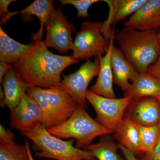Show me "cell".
<instances>
[{
	"mask_svg": "<svg viewBox=\"0 0 160 160\" xmlns=\"http://www.w3.org/2000/svg\"><path fill=\"white\" fill-rule=\"evenodd\" d=\"M46 26L47 33L44 42L47 47L63 53L72 50V34L75 32V29L73 24L69 22L61 7L53 9Z\"/></svg>",
	"mask_w": 160,
	"mask_h": 160,
	"instance_id": "9",
	"label": "cell"
},
{
	"mask_svg": "<svg viewBox=\"0 0 160 160\" xmlns=\"http://www.w3.org/2000/svg\"><path fill=\"white\" fill-rule=\"evenodd\" d=\"M99 67L98 57L94 61L87 60L75 72L63 75L60 87L68 92L78 105L86 108L88 86L92 80L98 76Z\"/></svg>",
	"mask_w": 160,
	"mask_h": 160,
	"instance_id": "8",
	"label": "cell"
},
{
	"mask_svg": "<svg viewBox=\"0 0 160 160\" xmlns=\"http://www.w3.org/2000/svg\"><path fill=\"white\" fill-rule=\"evenodd\" d=\"M11 128L22 133L43 126V115L39 105L26 92L18 105L10 111Z\"/></svg>",
	"mask_w": 160,
	"mask_h": 160,
	"instance_id": "10",
	"label": "cell"
},
{
	"mask_svg": "<svg viewBox=\"0 0 160 160\" xmlns=\"http://www.w3.org/2000/svg\"><path fill=\"white\" fill-rule=\"evenodd\" d=\"M54 1L51 0H36L22 10L18 12H10L6 17L1 20V25L6 24L10 18L15 15L21 14L22 19L26 22L31 21L32 19L31 16H34L39 20L40 26L38 31L33 37L34 42L37 40H42L44 27L46 26L52 12L54 9Z\"/></svg>",
	"mask_w": 160,
	"mask_h": 160,
	"instance_id": "15",
	"label": "cell"
},
{
	"mask_svg": "<svg viewBox=\"0 0 160 160\" xmlns=\"http://www.w3.org/2000/svg\"><path fill=\"white\" fill-rule=\"evenodd\" d=\"M32 142V148L38 152L36 157L56 160H96L91 152L73 146L74 140L64 141L50 134L44 126H39L22 133Z\"/></svg>",
	"mask_w": 160,
	"mask_h": 160,
	"instance_id": "4",
	"label": "cell"
},
{
	"mask_svg": "<svg viewBox=\"0 0 160 160\" xmlns=\"http://www.w3.org/2000/svg\"><path fill=\"white\" fill-rule=\"evenodd\" d=\"M118 145L106 135L98 142L91 144L84 149L90 152L98 160H123L118 153Z\"/></svg>",
	"mask_w": 160,
	"mask_h": 160,
	"instance_id": "21",
	"label": "cell"
},
{
	"mask_svg": "<svg viewBox=\"0 0 160 160\" xmlns=\"http://www.w3.org/2000/svg\"><path fill=\"white\" fill-rule=\"evenodd\" d=\"M111 63L113 83L125 92L131 85L129 81L133 82L140 73L114 44L112 49Z\"/></svg>",
	"mask_w": 160,
	"mask_h": 160,
	"instance_id": "16",
	"label": "cell"
},
{
	"mask_svg": "<svg viewBox=\"0 0 160 160\" xmlns=\"http://www.w3.org/2000/svg\"><path fill=\"white\" fill-rule=\"evenodd\" d=\"M148 0H105L108 4L109 13L108 18L103 23L102 32L108 38H111L112 30L110 26L123 21L127 17L133 14Z\"/></svg>",
	"mask_w": 160,
	"mask_h": 160,
	"instance_id": "13",
	"label": "cell"
},
{
	"mask_svg": "<svg viewBox=\"0 0 160 160\" xmlns=\"http://www.w3.org/2000/svg\"><path fill=\"white\" fill-rule=\"evenodd\" d=\"M139 126V152L149 153L153 151L160 137V124L152 126Z\"/></svg>",
	"mask_w": 160,
	"mask_h": 160,
	"instance_id": "22",
	"label": "cell"
},
{
	"mask_svg": "<svg viewBox=\"0 0 160 160\" xmlns=\"http://www.w3.org/2000/svg\"><path fill=\"white\" fill-rule=\"evenodd\" d=\"M101 2L99 0H59L61 6L71 5L74 6L78 10L77 16L79 18H88L89 15L88 10L89 7L95 3Z\"/></svg>",
	"mask_w": 160,
	"mask_h": 160,
	"instance_id": "24",
	"label": "cell"
},
{
	"mask_svg": "<svg viewBox=\"0 0 160 160\" xmlns=\"http://www.w3.org/2000/svg\"><path fill=\"white\" fill-rule=\"evenodd\" d=\"M142 155V160H160V137L153 151Z\"/></svg>",
	"mask_w": 160,
	"mask_h": 160,
	"instance_id": "26",
	"label": "cell"
},
{
	"mask_svg": "<svg viewBox=\"0 0 160 160\" xmlns=\"http://www.w3.org/2000/svg\"><path fill=\"white\" fill-rule=\"evenodd\" d=\"M118 147L119 149L122 152V153L126 160H139L136 158L135 153L125 146L119 144Z\"/></svg>",
	"mask_w": 160,
	"mask_h": 160,
	"instance_id": "29",
	"label": "cell"
},
{
	"mask_svg": "<svg viewBox=\"0 0 160 160\" xmlns=\"http://www.w3.org/2000/svg\"><path fill=\"white\" fill-rule=\"evenodd\" d=\"M47 130L50 134L62 139H74L77 141L75 146L83 149L91 145L98 137L113 133L92 118L85 108L79 105L68 120Z\"/></svg>",
	"mask_w": 160,
	"mask_h": 160,
	"instance_id": "5",
	"label": "cell"
},
{
	"mask_svg": "<svg viewBox=\"0 0 160 160\" xmlns=\"http://www.w3.org/2000/svg\"><path fill=\"white\" fill-rule=\"evenodd\" d=\"M73 56H60L49 51L44 41H34L33 45L12 65L18 77L29 88L49 89L60 87L61 74L67 67L78 62Z\"/></svg>",
	"mask_w": 160,
	"mask_h": 160,
	"instance_id": "1",
	"label": "cell"
},
{
	"mask_svg": "<svg viewBox=\"0 0 160 160\" xmlns=\"http://www.w3.org/2000/svg\"><path fill=\"white\" fill-rule=\"evenodd\" d=\"M103 23L86 21L81 24L73 42V56L78 60L103 56L109 49L110 39L102 32Z\"/></svg>",
	"mask_w": 160,
	"mask_h": 160,
	"instance_id": "6",
	"label": "cell"
},
{
	"mask_svg": "<svg viewBox=\"0 0 160 160\" xmlns=\"http://www.w3.org/2000/svg\"><path fill=\"white\" fill-rule=\"evenodd\" d=\"M86 99L96 112V120L103 127L113 132L122 122L126 109L132 100L127 96L120 98L104 97L89 90Z\"/></svg>",
	"mask_w": 160,
	"mask_h": 160,
	"instance_id": "7",
	"label": "cell"
},
{
	"mask_svg": "<svg viewBox=\"0 0 160 160\" xmlns=\"http://www.w3.org/2000/svg\"><path fill=\"white\" fill-rule=\"evenodd\" d=\"M12 65L5 62H0V83H2L3 78L6 75V73L9 71L10 69L12 68Z\"/></svg>",
	"mask_w": 160,
	"mask_h": 160,
	"instance_id": "30",
	"label": "cell"
},
{
	"mask_svg": "<svg viewBox=\"0 0 160 160\" xmlns=\"http://www.w3.org/2000/svg\"><path fill=\"white\" fill-rule=\"evenodd\" d=\"M124 96L132 99L152 97L160 99V79L148 72L140 73L132 82Z\"/></svg>",
	"mask_w": 160,
	"mask_h": 160,
	"instance_id": "18",
	"label": "cell"
},
{
	"mask_svg": "<svg viewBox=\"0 0 160 160\" xmlns=\"http://www.w3.org/2000/svg\"><path fill=\"white\" fill-rule=\"evenodd\" d=\"M27 93L39 105L43 115V126L49 129L68 120L78 104L60 87L49 89L29 88Z\"/></svg>",
	"mask_w": 160,
	"mask_h": 160,
	"instance_id": "3",
	"label": "cell"
},
{
	"mask_svg": "<svg viewBox=\"0 0 160 160\" xmlns=\"http://www.w3.org/2000/svg\"><path fill=\"white\" fill-rule=\"evenodd\" d=\"M112 138L117 140L135 154L139 152V131L138 125L128 118L122 122L113 133Z\"/></svg>",
	"mask_w": 160,
	"mask_h": 160,
	"instance_id": "19",
	"label": "cell"
},
{
	"mask_svg": "<svg viewBox=\"0 0 160 160\" xmlns=\"http://www.w3.org/2000/svg\"><path fill=\"white\" fill-rule=\"evenodd\" d=\"M115 38L123 54L139 73L147 72L157 61L160 53L158 32L124 27Z\"/></svg>",
	"mask_w": 160,
	"mask_h": 160,
	"instance_id": "2",
	"label": "cell"
},
{
	"mask_svg": "<svg viewBox=\"0 0 160 160\" xmlns=\"http://www.w3.org/2000/svg\"><path fill=\"white\" fill-rule=\"evenodd\" d=\"M158 38L160 46V27L159 28V30L158 32Z\"/></svg>",
	"mask_w": 160,
	"mask_h": 160,
	"instance_id": "32",
	"label": "cell"
},
{
	"mask_svg": "<svg viewBox=\"0 0 160 160\" xmlns=\"http://www.w3.org/2000/svg\"><path fill=\"white\" fill-rule=\"evenodd\" d=\"M159 100H160V99Z\"/></svg>",
	"mask_w": 160,
	"mask_h": 160,
	"instance_id": "33",
	"label": "cell"
},
{
	"mask_svg": "<svg viewBox=\"0 0 160 160\" xmlns=\"http://www.w3.org/2000/svg\"><path fill=\"white\" fill-rule=\"evenodd\" d=\"M114 30L113 29L110 38L109 50L103 56L98 57L100 67L96 82L90 87L89 90L98 95L111 98H116L113 88L114 83L111 63L112 49L114 44Z\"/></svg>",
	"mask_w": 160,
	"mask_h": 160,
	"instance_id": "14",
	"label": "cell"
},
{
	"mask_svg": "<svg viewBox=\"0 0 160 160\" xmlns=\"http://www.w3.org/2000/svg\"><path fill=\"white\" fill-rule=\"evenodd\" d=\"M124 26L138 31H156L160 27V0H148L124 22Z\"/></svg>",
	"mask_w": 160,
	"mask_h": 160,
	"instance_id": "12",
	"label": "cell"
},
{
	"mask_svg": "<svg viewBox=\"0 0 160 160\" xmlns=\"http://www.w3.org/2000/svg\"><path fill=\"white\" fill-rule=\"evenodd\" d=\"M2 84L4 97L1 100V106H6L11 111L18 105L29 87L18 77L12 68L3 78Z\"/></svg>",
	"mask_w": 160,
	"mask_h": 160,
	"instance_id": "17",
	"label": "cell"
},
{
	"mask_svg": "<svg viewBox=\"0 0 160 160\" xmlns=\"http://www.w3.org/2000/svg\"><path fill=\"white\" fill-rule=\"evenodd\" d=\"M13 0H1L0 1V16L1 20H3L10 12L8 11L9 5L13 2H16Z\"/></svg>",
	"mask_w": 160,
	"mask_h": 160,
	"instance_id": "27",
	"label": "cell"
},
{
	"mask_svg": "<svg viewBox=\"0 0 160 160\" xmlns=\"http://www.w3.org/2000/svg\"><path fill=\"white\" fill-rule=\"evenodd\" d=\"M14 135L13 132L6 129L1 124L0 125V142L1 144H9L14 142Z\"/></svg>",
	"mask_w": 160,
	"mask_h": 160,
	"instance_id": "25",
	"label": "cell"
},
{
	"mask_svg": "<svg viewBox=\"0 0 160 160\" xmlns=\"http://www.w3.org/2000/svg\"><path fill=\"white\" fill-rule=\"evenodd\" d=\"M147 72L160 79V53L157 61L149 67Z\"/></svg>",
	"mask_w": 160,
	"mask_h": 160,
	"instance_id": "28",
	"label": "cell"
},
{
	"mask_svg": "<svg viewBox=\"0 0 160 160\" xmlns=\"http://www.w3.org/2000/svg\"><path fill=\"white\" fill-rule=\"evenodd\" d=\"M124 118L144 126L160 124V101L152 97L132 99L126 109Z\"/></svg>",
	"mask_w": 160,
	"mask_h": 160,
	"instance_id": "11",
	"label": "cell"
},
{
	"mask_svg": "<svg viewBox=\"0 0 160 160\" xmlns=\"http://www.w3.org/2000/svg\"><path fill=\"white\" fill-rule=\"evenodd\" d=\"M23 44L12 38L0 27V60L12 65L32 46Z\"/></svg>",
	"mask_w": 160,
	"mask_h": 160,
	"instance_id": "20",
	"label": "cell"
},
{
	"mask_svg": "<svg viewBox=\"0 0 160 160\" xmlns=\"http://www.w3.org/2000/svg\"><path fill=\"white\" fill-rule=\"evenodd\" d=\"M29 159H30V160H34V159H33V157H32V154L31 149H30V148L29 149Z\"/></svg>",
	"mask_w": 160,
	"mask_h": 160,
	"instance_id": "31",
	"label": "cell"
},
{
	"mask_svg": "<svg viewBox=\"0 0 160 160\" xmlns=\"http://www.w3.org/2000/svg\"><path fill=\"white\" fill-rule=\"evenodd\" d=\"M29 146L26 139L24 145H19L15 142L0 145V160H30Z\"/></svg>",
	"mask_w": 160,
	"mask_h": 160,
	"instance_id": "23",
	"label": "cell"
}]
</instances>
